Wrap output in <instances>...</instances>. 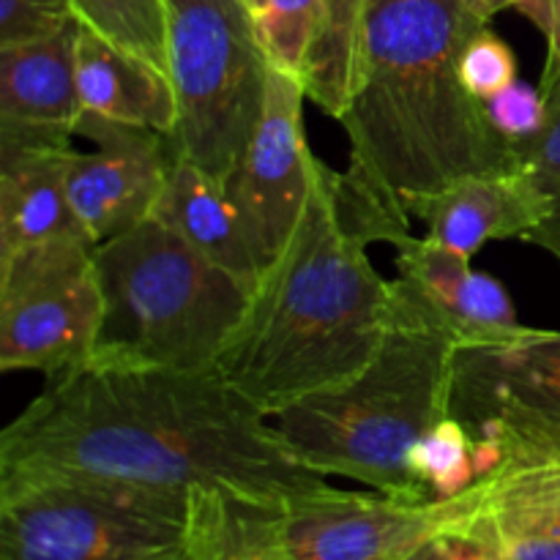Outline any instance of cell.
<instances>
[{
  "instance_id": "30",
  "label": "cell",
  "mask_w": 560,
  "mask_h": 560,
  "mask_svg": "<svg viewBox=\"0 0 560 560\" xmlns=\"http://www.w3.org/2000/svg\"><path fill=\"white\" fill-rule=\"evenodd\" d=\"M517 11H523L545 36L547 60L541 71L560 74V0H523Z\"/></svg>"
},
{
  "instance_id": "29",
  "label": "cell",
  "mask_w": 560,
  "mask_h": 560,
  "mask_svg": "<svg viewBox=\"0 0 560 560\" xmlns=\"http://www.w3.org/2000/svg\"><path fill=\"white\" fill-rule=\"evenodd\" d=\"M416 560H503V556L490 530L481 523L479 506H476V512L468 520L443 530L424 550H419Z\"/></svg>"
},
{
  "instance_id": "16",
  "label": "cell",
  "mask_w": 560,
  "mask_h": 560,
  "mask_svg": "<svg viewBox=\"0 0 560 560\" xmlns=\"http://www.w3.org/2000/svg\"><path fill=\"white\" fill-rule=\"evenodd\" d=\"M77 33L80 22L49 38L0 47V124L77 135Z\"/></svg>"
},
{
  "instance_id": "34",
  "label": "cell",
  "mask_w": 560,
  "mask_h": 560,
  "mask_svg": "<svg viewBox=\"0 0 560 560\" xmlns=\"http://www.w3.org/2000/svg\"><path fill=\"white\" fill-rule=\"evenodd\" d=\"M416 556H419V552H416ZM416 556H413V558H410V560H416Z\"/></svg>"
},
{
  "instance_id": "24",
  "label": "cell",
  "mask_w": 560,
  "mask_h": 560,
  "mask_svg": "<svg viewBox=\"0 0 560 560\" xmlns=\"http://www.w3.org/2000/svg\"><path fill=\"white\" fill-rule=\"evenodd\" d=\"M539 88L547 102V120L539 135L520 145V153L545 195L547 217L525 244L550 252L560 262V74L541 71Z\"/></svg>"
},
{
  "instance_id": "3",
  "label": "cell",
  "mask_w": 560,
  "mask_h": 560,
  "mask_svg": "<svg viewBox=\"0 0 560 560\" xmlns=\"http://www.w3.org/2000/svg\"><path fill=\"white\" fill-rule=\"evenodd\" d=\"M372 241L317 159L315 184L288 249L266 268L217 370L268 419L364 370L394 315V282L366 257Z\"/></svg>"
},
{
  "instance_id": "18",
  "label": "cell",
  "mask_w": 560,
  "mask_h": 560,
  "mask_svg": "<svg viewBox=\"0 0 560 560\" xmlns=\"http://www.w3.org/2000/svg\"><path fill=\"white\" fill-rule=\"evenodd\" d=\"M153 217L167 224L202 257L255 288L262 271L246 241L228 186L186 159H173Z\"/></svg>"
},
{
  "instance_id": "4",
  "label": "cell",
  "mask_w": 560,
  "mask_h": 560,
  "mask_svg": "<svg viewBox=\"0 0 560 560\" xmlns=\"http://www.w3.org/2000/svg\"><path fill=\"white\" fill-rule=\"evenodd\" d=\"M459 342L394 279V315L370 364L271 416L304 468L397 498L427 495L410 470L416 443L452 413Z\"/></svg>"
},
{
  "instance_id": "26",
  "label": "cell",
  "mask_w": 560,
  "mask_h": 560,
  "mask_svg": "<svg viewBox=\"0 0 560 560\" xmlns=\"http://www.w3.org/2000/svg\"><path fill=\"white\" fill-rule=\"evenodd\" d=\"M459 77L476 98L487 102L509 82L517 80V55L487 25L465 44L463 58H459Z\"/></svg>"
},
{
  "instance_id": "2",
  "label": "cell",
  "mask_w": 560,
  "mask_h": 560,
  "mask_svg": "<svg viewBox=\"0 0 560 560\" xmlns=\"http://www.w3.org/2000/svg\"><path fill=\"white\" fill-rule=\"evenodd\" d=\"M490 20L468 0H364L342 129L339 197L370 241L410 235L408 202L465 175L514 170L523 153L459 77L463 49Z\"/></svg>"
},
{
  "instance_id": "12",
  "label": "cell",
  "mask_w": 560,
  "mask_h": 560,
  "mask_svg": "<svg viewBox=\"0 0 560 560\" xmlns=\"http://www.w3.org/2000/svg\"><path fill=\"white\" fill-rule=\"evenodd\" d=\"M77 137L96 151L69 153L66 189L93 244H104L153 217L175 153L167 135L82 113Z\"/></svg>"
},
{
  "instance_id": "6",
  "label": "cell",
  "mask_w": 560,
  "mask_h": 560,
  "mask_svg": "<svg viewBox=\"0 0 560 560\" xmlns=\"http://www.w3.org/2000/svg\"><path fill=\"white\" fill-rule=\"evenodd\" d=\"M164 16L175 93L170 148L228 186L255 135L271 74L257 16L244 0H164Z\"/></svg>"
},
{
  "instance_id": "33",
  "label": "cell",
  "mask_w": 560,
  "mask_h": 560,
  "mask_svg": "<svg viewBox=\"0 0 560 560\" xmlns=\"http://www.w3.org/2000/svg\"><path fill=\"white\" fill-rule=\"evenodd\" d=\"M162 560H195L189 556V550H180V552H175V556H170V558H162Z\"/></svg>"
},
{
  "instance_id": "13",
  "label": "cell",
  "mask_w": 560,
  "mask_h": 560,
  "mask_svg": "<svg viewBox=\"0 0 560 560\" xmlns=\"http://www.w3.org/2000/svg\"><path fill=\"white\" fill-rule=\"evenodd\" d=\"M74 137V131L0 124V252L85 235L66 189Z\"/></svg>"
},
{
  "instance_id": "20",
  "label": "cell",
  "mask_w": 560,
  "mask_h": 560,
  "mask_svg": "<svg viewBox=\"0 0 560 560\" xmlns=\"http://www.w3.org/2000/svg\"><path fill=\"white\" fill-rule=\"evenodd\" d=\"M186 550L195 560H293L277 525V509L224 495L191 492Z\"/></svg>"
},
{
  "instance_id": "14",
  "label": "cell",
  "mask_w": 560,
  "mask_h": 560,
  "mask_svg": "<svg viewBox=\"0 0 560 560\" xmlns=\"http://www.w3.org/2000/svg\"><path fill=\"white\" fill-rule=\"evenodd\" d=\"M397 249V284L432 320L465 345H485L520 331L517 310L495 277L476 271L468 257L430 235H405Z\"/></svg>"
},
{
  "instance_id": "21",
  "label": "cell",
  "mask_w": 560,
  "mask_h": 560,
  "mask_svg": "<svg viewBox=\"0 0 560 560\" xmlns=\"http://www.w3.org/2000/svg\"><path fill=\"white\" fill-rule=\"evenodd\" d=\"M364 0H326L301 66L306 98L331 118L342 120L355 82Z\"/></svg>"
},
{
  "instance_id": "8",
  "label": "cell",
  "mask_w": 560,
  "mask_h": 560,
  "mask_svg": "<svg viewBox=\"0 0 560 560\" xmlns=\"http://www.w3.org/2000/svg\"><path fill=\"white\" fill-rule=\"evenodd\" d=\"M452 416L474 441L479 476L503 465H560V331L523 326L457 348Z\"/></svg>"
},
{
  "instance_id": "22",
  "label": "cell",
  "mask_w": 560,
  "mask_h": 560,
  "mask_svg": "<svg viewBox=\"0 0 560 560\" xmlns=\"http://www.w3.org/2000/svg\"><path fill=\"white\" fill-rule=\"evenodd\" d=\"M69 3L80 25L167 77L164 0H69Z\"/></svg>"
},
{
  "instance_id": "15",
  "label": "cell",
  "mask_w": 560,
  "mask_h": 560,
  "mask_svg": "<svg viewBox=\"0 0 560 560\" xmlns=\"http://www.w3.org/2000/svg\"><path fill=\"white\" fill-rule=\"evenodd\" d=\"M525 162V159H523ZM427 235L474 260L490 241H525L547 217V200L528 164L498 173L465 175L432 195L408 202Z\"/></svg>"
},
{
  "instance_id": "32",
  "label": "cell",
  "mask_w": 560,
  "mask_h": 560,
  "mask_svg": "<svg viewBox=\"0 0 560 560\" xmlns=\"http://www.w3.org/2000/svg\"><path fill=\"white\" fill-rule=\"evenodd\" d=\"M244 3L249 5V11H252V14H255V16H260V11L266 9V0H244Z\"/></svg>"
},
{
  "instance_id": "28",
  "label": "cell",
  "mask_w": 560,
  "mask_h": 560,
  "mask_svg": "<svg viewBox=\"0 0 560 560\" xmlns=\"http://www.w3.org/2000/svg\"><path fill=\"white\" fill-rule=\"evenodd\" d=\"M485 109L492 126L517 148L539 135L547 120L545 93H541V88L528 85L523 80L509 82L503 91L487 98Z\"/></svg>"
},
{
  "instance_id": "25",
  "label": "cell",
  "mask_w": 560,
  "mask_h": 560,
  "mask_svg": "<svg viewBox=\"0 0 560 560\" xmlns=\"http://www.w3.org/2000/svg\"><path fill=\"white\" fill-rule=\"evenodd\" d=\"M326 0H266L257 16L262 47L273 69L299 77Z\"/></svg>"
},
{
  "instance_id": "9",
  "label": "cell",
  "mask_w": 560,
  "mask_h": 560,
  "mask_svg": "<svg viewBox=\"0 0 560 560\" xmlns=\"http://www.w3.org/2000/svg\"><path fill=\"white\" fill-rule=\"evenodd\" d=\"M96 246L69 235L0 252V370L49 381L91 359L104 326Z\"/></svg>"
},
{
  "instance_id": "31",
  "label": "cell",
  "mask_w": 560,
  "mask_h": 560,
  "mask_svg": "<svg viewBox=\"0 0 560 560\" xmlns=\"http://www.w3.org/2000/svg\"><path fill=\"white\" fill-rule=\"evenodd\" d=\"M468 3L474 5V9L479 11V14L485 16V20H492V16H495L498 11L517 9V5L523 3V0H468Z\"/></svg>"
},
{
  "instance_id": "27",
  "label": "cell",
  "mask_w": 560,
  "mask_h": 560,
  "mask_svg": "<svg viewBox=\"0 0 560 560\" xmlns=\"http://www.w3.org/2000/svg\"><path fill=\"white\" fill-rule=\"evenodd\" d=\"M74 22L69 0H0V47L49 38Z\"/></svg>"
},
{
  "instance_id": "1",
  "label": "cell",
  "mask_w": 560,
  "mask_h": 560,
  "mask_svg": "<svg viewBox=\"0 0 560 560\" xmlns=\"http://www.w3.org/2000/svg\"><path fill=\"white\" fill-rule=\"evenodd\" d=\"M0 476H74L189 498L224 492L282 509L331 487L293 459L266 413L219 370L91 355L0 435Z\"/></svg>"
},
{
  "instance_id": "5",
  "label": "cell",
  "mask_w": 560,
  "mask_h": 560,
  "mask_svg": "<svg viewBox=\"0 0 560 560\" xmlns=\"http://www.w3.org/2000/svg\"><path fill=\"white\" fill-rule=\"evenodd\" d=\"M96 262L104 290L98 359L213 370L255 290L156 217L98 244Z\"/></svg>"
},
{
  "instance_id": "17",
  "label": "cell",
  "mask_w": 560,
  "mask_h": 560,
  "mask_svg": "<svg viewBox=\"0 0 560 560\" xmlns=\"http://www.w3.org/2000/svg\"><path fill=\"white\" fill-rule=\"evenodd\" d=\"M476 490L503 560H560V465H503Z\"/></svg>"
},
{
  "instance_id": "23",
  "label": "cell",
  "mask_w": 560,
  "mask_h": 560,
  "mask_svg": "<svg viewBox=\"0 0 560 560\" xmlns=\"http://www.w3.org/2000/svg\"><path fill=\"white\" fill-rule=\"evenodd\" d=\"M410 470L430 498H457L481 479L476 446L457 416L448 413L416 443Z\"/></svg>"
},
{
  "instance_id": "19",
  "label": "cell",
  "mask_w": 560,
  "mask_h": 560,
  "mask_svg": "<svg viewBox=\"0 0 560 560\" xmlns=\"http://www.w3.org/2000/svg\"><path fill=\"white\" fill-rule=\"evenodd\" d=\"M77 85L82 113L145 126L167 137L173 131L175 93L167 77L85 25L77 33Z\"/></svg>"
},
{
  "instance_id": "7",
  "label": "cell",
  "mask_w": 560,
  "mask_h": 560,
  "mask_svg": "<svg viewBox=\"0 0 560 560\" xmlns=\"http://www.w3.org/2000/svg\"><path fill=\"white\" fill-rule=\"evenodd\" d=\"M189 498L74 476H0V560H162L186 550Z\"/></svg>"
},
{
  "instance_id": "11",
  "label": "cell",
  "mask_w": 560,
  "mask_h": 560,
  "mask_svg": "<svg viewBox=\"0 0 560 560\" xmlns=\"http://www.w3.org/2000/svg\"><path fill=\"white\" fill-rule=\"evenodd\" d=\"M304 102L299 77L271 66L262 115L228 184L260 271L288 249L315 184L317 159L306 145Z\"/></svg>"
},
{
  "instance_id": "10",
  "label": "cell",
  "mask_w": 560,
  "mask_h": 560,
  "mask_svg": "<svg viewBox=\"0 0 560 560\" xmlns=\"http://www.w3.org/2000/svg\"><path fill=\"white\" fill-rule=\"evenodd\" d=\"M476 506V485L424 501L326 487L277 509V525L293 560H410Z\"/></svg>"
}]
</instances>
